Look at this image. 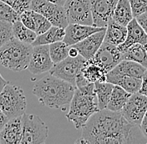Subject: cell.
<instances>
[{"mask_svg":"<svg viewBox=\"0 0 147 144\" xmlns=\"http://www.w3.org/2000/svg\"><path fill=\"white\" fill-rule=\"evenodd\" d=\"M77 143H147L140 127L129 123L121 112L107 108L94 113L83 127Z\"/></svg>","mask_w":147,"mask_h":144,"instance_id":"6da1fadb","label":"cell"},{"mask_svg":"<svg viewBox=\"0 0 147 144\" xmlns=\"http://www.w3.org/2000/svg\"><path fill=\"white\" fill-rule=\"evenodd\" d=\"M77 88L51 74L35 82L32 92L38 101L49 108H60L69 104Z\"/></svg>","mask_w":147,"mask_h":144,"instance_id":"7a4b0ae2","label":"cell"},{"mask_svg":"<svg viewBox=\"0 0 147 144\" xmlns=\"http://www.w3.org/2000/svg\"><path fill=\"white\" fill-rule=\"evenodd\" d=\"M66 117L72 122L76 129H81L90 117L98 111V102L94 92V84L89 83L76 88Z\"/></svg>","mask_w":147,"mask_h":144,"instance_id":"3957f363","label":"cell"},{"mask_svg":"<svg viewBox=\"0 0 147 144\" xmlns=\"http://www.w3.org/2000/svg\"><path fill=\"white\" fill-rule=\"evenodd\" d=\"M33 46L11 38L0 47V64L13 72L27 69L29 64Z\"/></svg>","mask_w":147,"mask_h":144,"instance_id":"277c9868","label":"cell"},{"mask_svg":"<svg viewBox=\"0 0 147 144\" xmlns=\"http://www.w3.org/2000/svg\"><path fill=\"white\" fill-rule=\"evenodd\" d=\"M27 107V100L23 89L7 83L0 92V108L9 119L22 116Z\"/></svg>","mask_w":147,"mask_h":144,"instance_id":"5b68a950","label":"cell"},{"mask_svg":"<svg viewBox=\"0 0 147 144\" xmlns=\"http://www.w3.org/2000/svg\"><path fill=\"white\" fill-rule=\"evenodd\" d=\"M22 138L20 144H43L49 135V127L45 123L36 115L24 113Z\"/></svg>","mask_w":147,"mask_h":144,"instance_id":"8992f818","label":"cell"},{"mask_svg":"<svg viewBox=\"0 0 147 144\" xmlns=\"http://www.w3.org/2000/svg\"><path fill=\"white\" fill-rule=\"evenodd\" d=\"M85 62L86 59L80 54L76 57L68 56L64 60L55 63L49 70V74L68 82L76 87V78L81 71L83 65Z\"/></svg>","mask_w":147,"mask_h":144,"instance_id":"52a82bcc","label":"cell"},{"mask_svg":"<svg viewBox=\"0 0 147 144\" xmlns=\"http://www.w3.org/2000/svg\"><path fill=\"white\" fill-rule=\"evenodd\" d=\"M29 9L45 16L53 26L65 28L69 24L64 6L47 0H31Z\"/></svg>","mask_w":147,"mask_h":144,"instance_id":"ba28073f","label":"cell"},{"mask_svg":"<svg viewBox=\"0 0 147 144\" xmlns=\"http://www.w3.org/2000/svg\"><path fill=\"white\" fill-rule=\"evenodd\" d=\"M64 9L69 23L93 25L90 0H66Z\"/></svg>","mask_w":147,"mask_h":144,"instance_id":"9c48e42d","label":"cell"},{"mask_svg":"<svg viewBox=\"0 0 147 144\" xmlns=\"http://www.w3.org/2000/svg\"><path fill=\"white\" fill-rule=\"evenodd\" d=\"M146 111L147 97L138 92L129 96L120 112L129 123L140 127Z\"/></svg>","mask_w":147,"mask_h":144,"instance_id":"30bf717a","label":"cell"},{"mask_svg":"<svg viewBox=\"0 0 147 144\" xmlns=\"http://www.w3.org/2000/svg\"><path fill=\"white\" fill-rule=\"evenodd\" d=\"M91 60L108 72L122 60H124V58L122 52L117 46L104 41Z\"/></svg>","mask_w":147,"mask_h":144,"instance_id":"8fae6325","label":"cell"},{"mask_svg":"<svg viewBox=\"0 0 147 144\" xmlns=\"http://www.w3.org/2000/svg\"><path fill=\"white\" fill-rule=\"evenodd\" d=\"M118 0H90L93 25L106 27L112 18L113 13Z\"/></svg>","mask_w":147,"mask_h":144,"instance_id":"7c38bea8","label":"cell"},{"mask_svg":"<svg viewBox=\"0 0 147 144\" xmlns=\"http://www.w3.org/2000/svg\"><path fill=\"white\" fill-rule=\"evenodd\" d=\"M54 63L51 60L49 45H37L33 47L29 64L28 66V71L35 74H42L49 72Z\"/></svg>","mask_w":147,"mask_h":144,"instance_id":"4fadbf2b","label":"cell"},{"mask_svg":"<svg viewBox=\"0 0 147 144\" xmlns=\"http://www.w3.org/2000/svg\"><path fill=\"white\" fill-rule=\"evenodd\" d=\"M105 30L106 27L85 38L82 41L72 45V47L76 48L79 52V54L81 55L86 60L91 59L104 42Z\"/></svg>","mask_w":147,"mask_h":144,"instance_id":"5bb4252c","label":"cell"},{"mask_svg":"<svg viewBox=\"0 0 147 144\" xmlns=\"http://www.w3.org/2000/svg\"><path fill=\"white\" fill-rule=\"evenodd\" d=\"M105 27H95L94 25H85L79 23H69L64 28V43L69 46H72L84 39L85 38L91 35L93 33L99 32Z\"/></svg>","mask_w":147,"mask_h":144,"instance_id":"9a60e30c","label":"cell"},{"mask_svg":"<svg viewBox=\"0 0 147 144\" xmlns=\"http://www.w3.org/2000/svg\"><path fill=\"white\" fill-rule=\"evenodd\" d=\"M22 130V116L9 119L0 131V144H20Z\"/></svg>","mask_w":147,"mask_h":144,"instance_id":"2e32d148","label":"cell"},{"mask_svg":"<svg viewBox=\"0 0 147 144\" xmlns=\"http://www.w3.org/2000/svg\"><path fill=\"white\" fill-rule=\"evenodd\" d=\"M127 35L125 42L121 44L120 45L117 46L118 48L121 52H123L125 49H126L129 46L140 44L142 45H146L147 44V34L143 30V28L140 27L136 21V19L134 18L128 24H127Z\"/></svg>","mask_w":147,"mask_h":144,"instance_id":"e0dca14e","label":"cell"},{"mask_svg":"<svg viewBox=\"0 0 147 144\" xmlns=\"http://www.w3.org/2000/svg\"><path fill=\"white\" fill-rule=\"evenodd\" d=\"M106 82L121 87L123 89L130 94L136 93L140 91L141 86V78H137L127 75L120 74L110 70L106 74Z\"/></svg>","mask_w":147,"mask_h":144,"instance_id":"ac0fdd59","label":"cell"},{"mask_svg":"<svg viewBox=\"0 0 147 144\" xmlns=\"http://www.w3.org/2000/svg\"><path fill=\"white\" fill-rule=\"evenodd\" d=\"M127 35V27L111 18L105 30L104 41L113 45L119 46L123 44Z\"/></svg>","mask_w":147,"mask_h":144,"instance_id":"d6986e66","label":"cell"},{"mask_svg":"<svg viewBox=\"0 0 147 144\" xmlns=\"http://www.w3.org/2000/svg\"><path fill=\"white\" fill-rule=\"evenodd\" d=\"M80 72L83 77L89 82L94 83L97 82H106L107 72L100 65L93 62L91 59L86 60Z\"/></svg>","mask_w":147,"mask_h":144,"instance_id":"ffe728a7","label":"cell"},{"mask_svg":"<svg viewBox=\"0 0 147 144\" xmlns=\"http://www.w3.org/2000/svg\"><path fill=\"white\" fill-rule=\"evenodd\" d=\"M64 35H65L64 28L52 25L45 33L37 35L35 40L31 45L33 47L37 45H49L55 42L63 41Z\"/></svg>","mask_w":147,"mask_h":144,"instance_id":"44dd1931","label":"cell"},{"mask_svg":"<svg viewBox=\"0 0 147 144\" xmlns=\"http://www.w3.org/2000/svg\"><path fill=\"white\" fill-rule=\"evenodd\" d=\"M146 70V68L141 64L130 60H122L112 69L114 72L137 78H142Z\"/></svg>","mask_w":147,"mask_h":144,"instance_id":"7402d4cb","label":"cell"},{"mask_svg":"<svg viewBox=\"0 0 147 144\" xmlns=\"http://www.w3.org/2000/svg\"><path fill=\"white\" fill-rule=\"evenodd\" d=\"M130 95L129 92L123 89L121 87L114 85L106 108L114 112H120Z\"/></svg>","mask_w":147,"mask_h":144,"instance_id":"603a6c76","label":"cell"},{"mask_svg":"<svg viewBox=\"0 0 147 144\" xmlns=\"http://www.w3.org/2000/svg\"><path fill=\"white\" fill-rule=\"evenodd\" d=\"M124 60H130L140 63L147 68V52L145 45L136 44L129 46L123 52Z\"/></svg>","mask_w":147,"mask_h":144,"instance_id":"cb8c5ba5","label":"cell"},{"mask_svg":"<svg viewBox=\"0 0 147 144\" xmlns=\"http://www.w3.org/2000/svg\"><path fill=\"white\" fill-rule=\"evenodd\" d=\"M112 18L124 26H127L134 18L129 0H118L115 8Z\"/></svg>","mask_w":147,"mask_h":144,"instance_id":"d4e9b609","label":"cell"},{"mask_svg":"<svg viewBox=\"0 0 147 144\" xmlns=\"http://www.w3.org/2000/svg\"><path fill=\"white\" fill-rule=\"evenodd\" d=\"M113 84L108 82H94V92L100 110L106 108L110 101V95L113 89Z\"/></svg>","mask_w":147,"mask_h":144,"instance_id":"484cf974","label":"cell"},{"mask_svg":"<svg viewBox=\"0 0 147 144\" xmlns=\"http://www.w3.org/2000/svg\"><path fill=\"white\" fill-rule=\"evenodd\" d=\"M12 30L13 36L19 41L28 44H32L37 37L36 33L24 26L19 19L12 23Z\"/></svg>","mask_w":147,"mask_h":144,"instance_id":"4316f807","label":"cell"},{"mask_svg":"<svg viewBox=\"0 0 147 144\" xmlns=\"http://www.w3.org/2000/svg\"><path fill=\"white\" fill-rule=\"evenodd\" d=\"M49 48L51 60L55 64L64 60L69 56L70 46L67 45L64 41H59L49 44Z\"/></svg>","mask_w":147,"mask_h":144,"instance_id":"83f0119b","label":"cell"},{"mask_svg":"<svg viewBox=\"0 0 147 144\" xmlns=\"http://www.w3.org/2000/svg\"><path fill=\"white\" fill-rule=\"evenodd\" d=\"M19 19V14L7 3L0 0V21L13 23Z\"/></svg>","mask_w":147,"mask_h":144,"instance_id":"f1b7e54d","label":"cell"},{"mask_svg":"<svg viewBox=\"0 0 147 144\" xmlns=\"http://www.w3.org/2000/svg\"><path fill=\"white\" fill-rule=\"evenodd\" d=\"M33 15H34V23H35L34 32L36 33L37 35L45 33L46 31L49 30V28H50V27L52 26L51 23L42 14L34 12L33 10Z\"/></svg>","mask_w":147,"mask_h":144,"instance_id":"f546056e","label":"cell"},{"mask_svg":"<svg viewBox=\"0 0 147 144\" xmlns=\"http://www.w3.org/2000/svg\"><path fill=\"white\" fill-rule=\"evenodd\" d=\"M13 37L12 23L0 21V47H2Z\"/></svg>","mask_w":147,"mask_h":144,"instance_id":"4dcf8cb0","label":"cell"},{"mask_svg":"<svg viewBox=\"0 0 147 144\" xmlns=\"http://www.w3.org/2000/svg\"><path fill=\"white\" fill-rule=\"evenodd\" d=\"M14 9L18 14L29 9L31 0H1Z\"/></svg>","mask_w":147,"mask_h":144,"instance_id":"1f68e13d","label":"cell"},{"mask_svg":"<svg viewBox=\"0 0 147 144\" xmlns=\"http://www.w3.org/2000/svg\"><path fill=\"white\" fill-rule=\"evenodd\" d=\"M129 2L134 18L147 12V0H129Z\"/></svg>","mask_w":147,"mask_h":144,"instance_id":"d6a6232c","label":"cell"},{"mask_svg":"<svg viewBox=\"0 0 147 144\" xmlns=\"http://www.w3.org/2000/svg\"><path fill=\"white\" fill-rule=\"evenodd\" d=\"M19 20L23 23L24 26L28 27L29 29L34 31L35 30V23L33 15V10L27 9L19 14Z\"/></svg>","mask_w":147,"mask_h":144,"instance_id":"836d02e7","label":"cell"},{"mask_svg":"<svg viewBox=\"0 0 147 144\" xmlns=\"http://www.w3.org/2000/svg\"><path fill=\"white\" fill-rule=\"evenodd\" d=\"M135 18L136 19L138 23L140 25V27L143 28V30L147 34V12L141 13L140 15H139Z\"/></svg>","mask_w":147,"mask_h":144,"instance_id":"e575fe53","label":"cell"},{"mask_svg":"<svg viewBox=\"0 0 147 144\" xmlns=\"http://www.w3.org/2000/svg\"><path fill=\"white\" fill-rule=\"evenodd\" d=\"M139 92H140L141 94L147 97V68L141 78V86H140Z\"/></svg>","mask_w":147,"mask_h":144,"instance_id":"d590c367","label":"cell"},{"mask_svg":"<svg viewBox=\"0 0 147 144\" xmlns=\"http://www.w3.org/2000/svg\"><path fill=\"white\" fill-rule=\"evenodd\" d=\"M140 127V130H141L143 135L145 136L146 138L147 139V111L144 117H143V119H142V121H141Z\"/></svg>","mask_w":147,"mask_h":144,"instance_id":"8d00e7d4","label":"cell"},{"mask_svg":"<svg viewBox=\"0 0 147 144\" xmlns=\"http://www.w3.org/2000/svg\"><path fill=\"white\" fill-rule=\"evenodd\" d=\"M8 121H9V118L6 117V115L3 113V112L0 108V131L2 130V128L6 124Z\"/></svg>","mask_w":147,"mask_h":144,"instance_id":"74e56055","label":"cell"},{"mask_svg":"<svg viewBox=\"0 0 147 144\" xmlns=\"http://www.w3.org/2000/svg\"><path fill=\"white\" fill-rule=\"evenodd\" d=\"M79 55V52L76 48H74V47L70 46V48L69 50V57H76Z\"/></svg>","mask_w":147,"mask_h":144,"instance_id":"f35d334b","label":"cell"},{"mask_svg":"<svg viewBox=\"0 0 147 144\" xmlns=\"http://www.w3.org/2000/svg\"><path fill=\"white\" fill-rule=\"evenodd\" d=\"M7 83H9V82L6 81V80L2 77V75L0 74V92H2V90L3 89V88L6 86Z\"/></svg>","mask_w":147,"mask_h":144,"instance_id":"ab89813d","label":"cell"},{"mask_svg":"<svg viewBox=\"0 0 147 144\" xmlns=\"http://www.w3.org/2000/svg\"><path fill=\"white\" fill-rule=\"evenodd\" d=\"M49 2H51L53 3H55V4H58V5H60V6H64V3L66 0H47Z\"/></svg>","mask_w":147,"mask_h":144,"instance_id":"60d3db41","label":"cell"},{"mask_svg":"<svg viewBox=\"0 0 147 144\" xmlns=\"http://www.w3.org/2000/svg\"><path fill=\"white\" fill-rule=\"evenodd\" d=\"M145 48H146V52H147V44L145 45Z\"/></svg>","mask_w":147,"mask_h":144,"instance_id":"b9f144b4","label":"cell"}]
</instances>
